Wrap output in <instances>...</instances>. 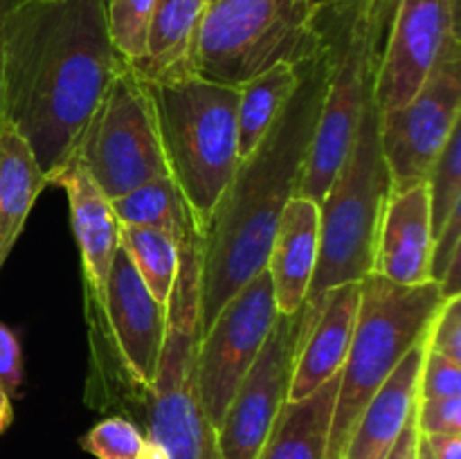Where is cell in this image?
Returning <instances> with one entry per match:
<instances>
[{"instance_id": "6da1fadb", "label": "cell", "mask_w": 461, "mask_h": 459, "mask_svg": "<svg viewBox=\"0 0 461 459\" xmlns=\"http://www.w3.org/2000/svg\"><path fill=\"white\" fill-rule=\"evenodd\" d=\"M126 61L104 0H21L5 25L3 124L18 130L45 178L72 160Z\"/></svg>"}, {"instance_id": "7a4b0ae2", "label": "cell", "mask_w": 461, "mask_h": 459, "mask_svg": "<svg viewBox=\"0 0 461 459\" xmlns=\"http://www.w3.org/2000/svg\"><path fill=\"white\" fill-rule=\"evenodd\" d=\"M329 68L331 50L322 34L318 52L297 66L300 84L295 93L255 151L239 160L203 230L201 331L252 274L266 268L279 216L293 196H300L327 93Z\"/></svg>"}, {"instance_id": "3957f363", "label": "cell", "mask_w": 461, "mask_h": 459, "mask_svg": "<svg viewBox=\"0 0 461 459\" xmlns=\"http://www.w3.org/2000/svg\"><path fill=\"white\" fill-rule=\"evenodd\" d=\"M142 84L156 112L167 169L203 232L239 165V88L196 72Z\"/></svg>"}, {"instance_id": "277c9868", "label": "cell", "mask_w": 461, "mask_h": 459, "mask_svg": "<svg viewBox=\"0 0 461 459\" xmlns=\"http://www.w3.org/2000/svg\"><path fill=\"white\" fill-rule=\"evenodd\" d=\"M394 7L396 0H340L318 9V25L331 50V68L300 187V196L318 205L354 144L363 108L372 97Z\"/></svg>"}, {"instance_id": "5b68a950", "label": "cell", "mask_w": 461, "mask_h": 459, "mask_svg": "<svg viewBox=\"0 0 461 459\" xmlns=\"http://www.w3.org/2000/svg\"><path fill=\"white\" fill-rule=\"evenodd\" d=\"M203 250L205 237L192 230L180 243V268L167 302V333L156 378L144 399V435L169 459H221L216 430L198 392L196 349L201 338Z\"/></svg>"}, {"instance_id": "8992f818", "label": "cell", "mask_w": 461, "mask_h": 459, "mask_svg": "<svg viewBox=\"0 0 461 459\" xmlns=\"http://www.w3.org/2000/svg\"><path fill=\"white\" fill-rule=\"evenodd\" d=\"M439 284H394L381 274L360 279V304L349 354L338 374L327 459L340 457L351 430L403 356L426 336L444 304Z\"/></svg>"}, {"instance_id": "52a82bcc", "label": "cell", "mask_w": 461, "mask_h": 459, "mask_svg": "<svg viewBox=\"0 0 461 459\" xmlns=\"http://www.w3.org/2000/svg\"><path fill=\"white\" fill-rule=\"evenodd\" d=\"M392 196L381 144V108L365 104L349 153L320 201V252L306 302L372 274L378 228Z\"/></svg>"}, {"instance_id": "ba28073f", "label": "cell", "mask_w": 461, "mask_h": 459, "mask_svg": "<svg viewBox=\"0 0 461 459\" xmlns=\"http://www.w3.org/2000/svg\"><path fill=\"white\" fill-rule=\"evenodd\" d=\"M322 45L311 0H210L194 48V70L243 86L279 63L309 61Z\"/></svg>"}, {"instance_id": "9c48e42d", "label": "cell", "mask_w": 461, "mask_h": 459, "mask_svg": "<svg viewBox=\"0 0 461 459\" xmlns=\"http://www.w3.org/2000/svg\"><path fill=\"white\" fill-rule=\"evenodd\" d=\"M75 156L111 201L169 176L151 97L129 63L90 117Z\"/></svg>"}, {"instance_id": "30bf717a", "label": "cell", "mask_w": 461, "mask_h": 459, "mask_svg": "<svg viewBox=\"0 0 461 459\" xmlns=\"http://www.w3.org/2000/svg\"><path fill=\"white\" fill-rule=\"evenodd\" d=\"M277 315L273 279L268 268H261L225 302L210 327L201 331L196 349L198 392L214 430H219Z\"/></svg>"}, {"instance_id": "8fae6325", "label": "cell", "mask_w": 461, "mask_h": 459, "mask_svg": "<svg viewBox=\"0 0 461 459\" xmlns=\"http://www.w3.org/2000/svg\"><path fill=\"white\" fill-rule=\"evenodd\" d=\"M318 318V304L304 302L295 313H279L259 356L243 376L219 430L221 459H259L273 423L288 400L293 367L304 336Z\"/></svg>"}, {"instance_id": "7c38bea8", "label": "cell", "mask_w": 461, "mask_h": 459, "mask_svg": "<svg viewBox=\"0 0 461 459\" xmlns=\"http://www.w3.org/2000/svg\"><path fill=\"white\" fill-rule=\"evenodd\" d=\"M461 124V43L444 54L408 104L381 111V144L392 194L426 183L432 165Z\"/></svg>"}, {"instance_id": "4fadbf2b", "label": "cell", "mask_w": 461, "mask_h": 459, "mask_svg": "<svg viewBox=\"0 0 461 459\" xmlns=\"http://www.w3.org/2000/svg\"><path fill=\"white\" fill-rule=\"evenodd\" d=\"M459 30L450 0H396L372 84L376 106L408 104L444 54L461 43Z\"/></svg>"}, {"instance_id": "5bb4252c", "label": "cell", "mask_w": 461, "mask_h": 459, "mask_svg": "<svg viewBox=\"0 0 461 459\" xmlns=\"http://www.w3.org/2000/svg\"><path fill=\"white\" fill-rule=\"evenodd\" d=\"M104 331L124 372L131 400L142 408L156 378L167 333V306L142 282L124 248H117L102 297Z\"/></svg>"}, {"instance_id": "9a60e30c", "label": "cell", "mask_w": 461, "mask_h": 459, "mask_svg": "<svg viewBox=\"0 0 461 459\" xmlns=\"http://www.w3.org/2000/svg\"><path fill=\"white\" fill-rule=\"evenodd\" d=\"M52 184L66 189L68 194L72 232L79 246L81 266L88 284V306L102 310L108 270L120 248V220L113 212L111 198L90 178L77 156H72V160L59 171Z\"/></svg>"}, {"instance_id": "2e32d148", "label": "cell", "mask_w": 461, "mask_h": 459, "mask_svg": "<svg viewBox=\"0 0 461 459\" xmlns=\"http://www.w3.org/2000/svg\"><path fill=\"white\" fill-rule=\"evenodd\" d=\"M432 220L426 183L392 194L383 212L374 274L403 286L432 282Z\"/></svg>"}, {"instance_id": "e0dca14e", "label": "cell", "mask_w": 461, "mask_h": 459, "mask_svg": "<svg viewBox=\"0 0 461 459\" xmlns=\"http://www.w3.org/2000/svg\"><path fill=\"white\" fill-rule=\"evenodd\" d=\"M315 304L318 318L302 340L288 387V400L313 394L318 387L340 374L358 318L360 282L331 288Z\"/></svg>"}, {"instance_id": "ac0fdd59", "label": "cell", "mask_w": 461, "mask_h": 459, "mask_svg": "<svg viewBox=\"0 0 461 459\" xmlns=\"http://www.w3.org/2000/svg\"><path fill=\"white\" fill-rule=\"evenodd\" d=\"M320 252V207L304 196H293L279 216L270 246L268 268L279 313H295L309 295Z\"/></svg>"}, {"instance_id": "d6986e66", "label": "cell", "mask_w": 461, "mask_h": 459, "mask_svg": "<svg viewBox=\"0 0 461 459\" xmlns=\"http://www.w3.org/2000/svg\"><path fill=\"white\" fill-rule=\"evenodd\" d=\"M426 336L403 356L399 367L383 382L351 430L338 459H385L412 414L419 396V376L426 358Z\"/></svg>"}, {"instance_id": "ffe728a7", "label": "cell", "mask_w": 461, "mask_h": 459, "mask_svg": "<svg viewBox=\"0 0 461 459\" xmlns=\"http://www.w3.org/2000/svg\"><path fill=\"white\" fill-rule=\"evenodd\" d=\"M207 0H156L147 54L129 63L142 81H167L192 75L198 25Z\"/></svg>"}, {"instance_id": "44dd1931", "label": "cell", "mask_w": 461, "mask_h": 459, "mask_svg": "<svg viewBox=\"0 0 461 459\" xmlns=\"http://www.w3.org/2000/svg\"><path fill=\"white\" fill-rule=\"evenodd\" d=\"M338 376L313 394L286 400L273 423L259 459H327Z\"/></svg>"}, {"instance_id": "7402d4cb", "label": "cell", "mask_w": 461, "mask_h": 459, "mask_svg": "<svg viewBox=\"0 0 461 459\" xmlns=\"http://www.w3.org/2000/svg\"><path fill=\"white\" fill-rule=\"evenodd\" d=\"M48 184L50 180L18 130L9 124L0 126V270Z\"/></svg>"}, {"instance_id": "603a6c76", "label": "cell", "mask_w": 461, "mask_h": 459, "mask_svg": "<svg viewBox=\"0 0 461 459\" xmlns=\"http://www.w3.org/2000/svg\"><path fill=\"white\" fill-rule=\"evenodd\" d=\"M300 84V70L291 63H279L270 70L261 72L255 79L239 86V108H237V129H239V160L250 156L257 144L264 140L270 126L275 124L277 115L291 94Z\"/></svg>"}, {"instance_id": "cb8c5ba5", "label": "cell", "mask_w": 461, "mask_h": 459, "mask_svg": "<svg viewBox=\"0 0 461 459\" xmlns=\"http://www.w3.org/2000/svg\"><path fill=\"white\" fill-rule=\"evenodd\" d=\"M111 202L120 225L160 230L178 243H183L192 230H198L192 210L171 176L149 180Z\"/></svg>"}, {"instance_id": "d4e9b609", "label": "cell", "mask_w": 461, "mask_h": 459, "mask_svg": "<svg viewBox=\"0 0 461 459\" xmlns=\"http://www.w3.org/2000/svg\"><path fill=\"white\" fill-rule=\"evenodd\" d=\"M120 246L133 261L151 295L167 306L178 277L180 243L160 230L120 225Z\"/></svg>"}, {"instance_id": "484cf974", "label": "cell", "mask_w": 461, "mask_h": 459, "mask_svg": "<svg viewBox=\"0 0 461 459\" xmlns=\"http://www.w3.org/2000/svg\"><path fill=\"white\" fill-rule=\"evenodd\" d=\"M426 187L430 198L432 237H437L450 216L461 210V124L453 130L444 151L432 165Z\"/></svg>"}, {"instance_id": "4316f807", "label": "cell", "mask_w": 461, "mask_h": 459, "mask_svg": "<svg viewBox=\"0 0 461 459\" xmlns=\"http://www.w3.org/2000/svg\"><path fill=\"white\" fill-rule=\"evenodd\" d=\"M156 0H104L106 30L113 48L126 63H135L147 54Z\"/></svg>"}, {"instance_id": "83f0119b", "label": "cell", "mask_w": 461, "mask_h": 459, "mask_svg": "<svg viewBox=\"0 0 461 459\" xmlns=\"http://www.w3.org/2000/svg\"><path fill=\"white\" fill-rule=\"evenodd\" d=\"M79 444L97 459H140L147 446V435L138 423L117 414L95 423Z\"/></svg>"}, {"instance_id": "f1b7e54d", "label": "cell", "mask_w": 461, "mask_h": 459, "mask_svg": "<svg viewBox=\"0 0 461 459\" xmlns=\"http://www.w3.org/2000/svg\"><path fill=\"white\" fill-rule=\"evenodd\" d=\"M428 349L461 363V295L446 297L426 331Z\"/></svg>"}, {"instance_id": "f546056e", "label": "cell", "mask_w": 461, "mask_h": 459, "mask_svg": "<svg viewBox=\"0 0 461 459\" xmlns=\"http://www.w3.org/2000/svg\"><path fill=\"white\" fill-rule=\"evenodd\" d=\"M448 396H461V363L426 349L421 376H419V399H448Z\"/></svg>"}, {"instance_id": "4dcf8cb0", "label": "cell", "mask_w": 461, "mask_h": 459, "mask_svg": "<svg viewBox=\"0 0 461 459\" xmlns=\"http://www.w3.org/2000/svg\"><path fill=\"white\" fill-rule=\"evenodd\" d=\"M417 426L426 436L461 435V396L448 399H419Z\"/></svg>"}, {"instance_id": "1f68e13d", "label": "cell", "mask_w": 461, "mask_h": 459, "mask_svg": "<svg viewBox=\"0 0 461 459\" xmlns=\"http://www.w3.org/2000/svg\"><path fill=\"white\" fill-rule=\"evenodd\" d=\"M23 382V354L18 338L7 324L0 322V385L7 394L21 387Z\"/></svg>"}, {"instance_id": "d6a6232c", "label": "cell", "mask_w": 461, "mask_h": 459, "mask_svg": "<svg viewBox=\"0 0 461 459\" xmlns=\"http://www.w3.org/2000/svg\"><path fill=\"white\" fill-rule=\"evenodd\" d=\"M419 426H417V405H414L412 414L405 421L403 430H401L399 439L392 446L390 454L385 459H417L419 457Z\"/></svg>"}, {"instance_id": "836d02e7", "label": "cell", "mask_w": 461, "mask_h": 459, "mask_svg": "<svg viewBox=\"0 0 461 459\" xmlns=\"http://www.w3.org/2000/svg\"><path fill=\"white\" fill-rule=\"evenodd\" d=\"M426 441L435 459H461V435H432Z\"/></svg>"}, {"instance_id": "e575fe53", "label": "cell", "mask_w": 461, "mask_h": 459, "mask_svg": "<svg viewBox=\"0 0 461 459\" xmlns=\"http://www.w3.org/2000/svg\"><path fill=\"white\" fill-rule=\"evenodd\" d=\"M21 0H0V126H3V48H5V25L12 9Z\"/></svg>"}, {"instance_id": "d590c367", "label": "cell", "mask_w": 461, "mask_h": 459, "mask_svg": "<svg viewBox=\"0 0 461 459\" xmlns=\"http://www.w3.org/2000/svg\"><path fill=\"white\" fill-rule=\"evenodd\" d=\"M12 418H14V410H12V403H9V394L3 390V385H0V423H3L5 428H9Z\"/></svg>"}, {"instance_id": "8d00e7d4", "label": "cell", "mask_w": 461, "mask_h": 459, "mask_svg": "<svg viewBox=\"0 0 461 459\" xmlns=\"http://www.w3.org/2000/svg\"><path fill=\"white\" fill-rule=\"evenodd\" d=\"M140 459H169V457H167V453L156 444V441L147 439V446H144V453Z\"/></svg>"}, {"instance_id": "74e56055", "label": "cell", "mask_w": 461, "mask_h": 459, "mask_svg": "<svg viewBox=\"0 0 461 459\" xmlns=\"http://www.w3.org/2000/svg\"><path fill=\"white\" fill-rule=\"evenodd\" d=\"M417 459H435L432 457L430 448H428V441L423 435H419V457Z\"/></svg>"}, {"instance_id": "f35d334b", "label": "cell", "mask_w": 461, "mask_h": 459, "mask_svg": "<svg viewBox=\"0 0 461 459\" xmlns=\"http://www.w3.org/2000/svg\"><path fill=\"white\" fill-rule=\"evenodd\" d=\"M450 4H453V14L455 18L461 22V0H450Z\"/></svg>"}, {"instance_id": "ab89813d", "label": "cell", "mask_w": 461, "mask_h": 459, "mask_svg": "<svg viewBox=\"0 0 461 459\" xmlns=\"http://www.w3.org/2000/svg\"><path fill=\"white\" fill-rule=\"evenodd\" d=\"M311 3L315 4V7H329V4H336V3H340V0H311Z\"/></svg>"}, {"instance_id": "60d3db41", "label": "cell", "mask_w": 461, "mask_h": 459, "mask_svg": "<svg viewBox=\"0 0 461 459\" xmlns=\"http://www.w3.org/2000/svg\"><path fill=\"white\" fill-rule=\"evenodd\" d=\"M5 430H7V428H5V426H3V423H0V432H5Z\"/></svg>"}, {"instance_id": "b9f144b4", "label": "cell", "mask_w": 461, "mask_h": 459, "mask_svg": "<svg viewBox=\"0 0 461 459\" xmlns=\"http://www.w3.org/2000/svg\"><path fill=\"white\" fill-rule=\"evenodd\" d=\"M207 3H210V0H207Z\"/></svg>"}]
</instances>
